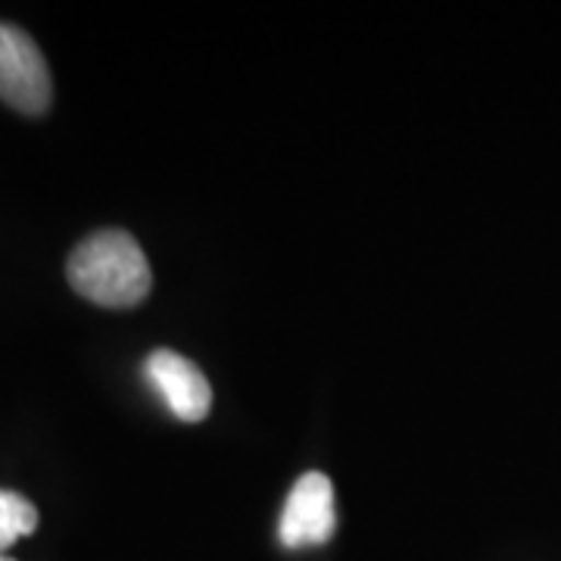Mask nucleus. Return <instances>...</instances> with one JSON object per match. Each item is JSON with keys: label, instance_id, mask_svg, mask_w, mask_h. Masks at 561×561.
Instances as JSON below:
<instances>
[{"label": "nucleus", "instance_id": "nucleus-1", "mask_svg": "<svg viewBox=\"0 0 561 561\" xmlns=\"http://www.w3.org/2000/svg\"><path fill=\"white\" fill-rule=\"evenodd\" d=\"M66 278L72 290L103 309H131L147 300L153 272L128 231H94L69 253Z\"/></svg>", "mask_w": 561, "mask_h": 561}, {"label": "nucleus", "instance_id": "nucleus-2", "mask_svg": "<svg viewBox=\"0 0 561 561\" xmlns=\"http://www.w3.org/2000/svg\"><path fill=\"white\" fill-rule=\"evenodd\" d=\"M54 98V81L38 44L22 28L0 22V101L16 113L41 116Z\"/></svg>", "mask_w": 561, "mask_h": 561}, {"label": "nucleus", "instance_id": "nucleus-3", "mask_svg": "<svg viewBox=\"0 0 561 561\" xmlns=\"http://www.w3.org/2000/svg\"><path fill=\"white\" fill-rule=\"evenodd\" d=\"M337 512H334V483L321 471H309L290 486L278 522V540L284 549L321 546L334 537Z\"/></svg>", "mask_w": 561, "mask_h": 561}, {"label": "nucleus", "instance_id": "nucleus-4", "mask_svg": "<svg viewBox=\"0 0 561 561\" xmlns=\"http://www.w3.org/2000/svg\"><path fill=\"white\" fill-rule=\"evenodd\" d=\"M150 387L179 421H203L213 409V387L201 368L175 350H153L144 362Z\"/></svg>", "mask_w": 561, "mask_h": 561}, {"label": "nucleus", "instance_id": "nucleus-5", "mask_svg": "<svg viewBox=\"0 0 561 561\" xmlns=\"http://www.w3.org/2000/svg\"><path fill=\"white\" fill-rule=\"evenodd\" d=\"M35 527H38V508L22 493L0 490V556L20 537L35 534Z\"/></svg>", "mask_w": 561, "mask_h": 561}, {"label": "nucleus", "instance_id": "nucleus-6", "mask_svg": "<svg viewBox=\"0 0 561 561\" xmlns=\"http://www.w3.org/2000/svg\"><path fill=\"white\" fill-rule=\"evenodd\" d=\"M0 561H13V559H7V556H0Z\"/></svg>", "mask_w": 561, "mask_h": 561}]
</instances>
